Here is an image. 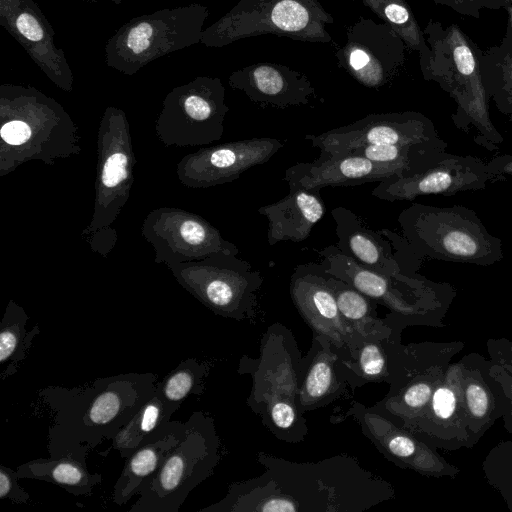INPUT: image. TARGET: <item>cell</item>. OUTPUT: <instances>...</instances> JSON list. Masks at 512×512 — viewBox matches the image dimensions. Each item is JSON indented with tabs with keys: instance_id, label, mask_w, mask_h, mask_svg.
<instances>
[{
	"instance_id": "obj_1",
	"label": "cell",
	"mask_w": 512,
	"mask_h": 512,
	"mask_svg": "<svg viewBox=\"0 0 512 512\" xmlns=\"http://www.w3.org/2000/svg\"><path fill=\"white\" fill-rule=\"evenodd\" d=\"M257 459L262 474L231 483L225 497L199 512H364L393 494L351 455L297 463L260 451Z\"/></svg>"
},
{
	"instance_id": "obj_2",
	"label": "cell",
	"mask_w": 512,
	"mask_h": 512,
	"mask_svg": "<svg viewBox=\"0 0 512 512\" xmlns=\"http://www.w3.org/2000/svg\"><path fill=\"white\" fill-rule=\"evenodd\" d=\"M153 373H123L96 378L72 388L47 386L38 395L48 407L49 457L72 449H96L118 431L152 397L157 387Z\"/></svg>"
},
{
	"instance_id": "obj_3",
	"label": "cell",
	"mask_w": 512,
	"mask_h": 512,
	"mask_svg": "<svg viewBox=\"0 0 512 512\" xmlns=\"http://www.w3.org/2000/svg\"><path fill=\"white\" fill-rule=\"evenodd\" d=\"M306 363L292 332L279 323L264 333L258 358L245 355L239 362L238 373L252 378L246 404L284 442L298 443L308 434L307 420L297 406Z\"/></svg>"
},
{
	"instance_id": "obj_4",
	"label": "cell",
	"mask_w": 512,
	"mask_h": 512,
	"mask_svg": "<svg viewBox=\"0 0 512 512\" xmlns=\"http://www.w3.org/2000/svg\"><path fill=\"white\" fill-rule=\"evenodd\" d=\"M423 32L431 49L423 78L436 82L454 100L456 110L451 119L459 130L469 133L473 129L477 145L498 150L504 137L490 117V99L480 69L482 50L457 24L443 27L430 20Z\"/></svg>"
},
{
	"instance_id": "obj_5",
	"label": "cell",
	"mask_w": 512,
	"mask_h": 512,
	"mask_svg": "<svg viewBox=\"0 0 512 512\" xmlns=\"http://www.w3.org/2000/svg\"><path fill=\"white\" fill-rule=\"evenodd\" d=\"M403 241L418 260L489 266L504 258L502 240L463 205L414 203L398 218Z\"/></svg>"
},
{
	"instance_id": "obj_6",
	"label": "cell",
	"mask_w": 512,
	"mask_h": 512,
	"mask_svg": "<svg viewBox=\"0 0 512 512\" xmlns=\"http://www.w3.org/2000/svg\"><path fill=\"white\" fill-rule=\"evenodd\" d=\"M223 456L214 419L194 411L185 435L145 485L129 512H178L189 493L209 478Z\"/></svg>"
},
{
	"instance_id": "obj_7",
	"label": "cell",
	"mask_w": 512,
	"mask_h": 512,
	"mask_svg": "<svg viewBox=\"0 0 512 512\" xmlns=\"http://www.w3.org/2000/svg\"><path fill=\"white\" fill-rule=\"evenodd\" d=\"M334 19L319 0H239L232 10L210 28L214 46L265 34L293 40L329 43L327 27Z\"/></svg>"
},
{
	"instance_id": "obj_8",
	"label": "cell",
	"mask_w": 512,
	"mask_h": 512,
	"mask_svg": "<svg viewBox=\"0 0 512 512\" xmlns=\"http://www.w3.org/2000/svg\"><path fill=\"white\" fill-rule=\"evenodd\" d=\"M406 48L389 25L360 17L347 29L336 59L338 66L360 84L378 89L394 80L404 67Z\"/></svg>"
},
{
	"instance_id": "obj_9",
	"label": "cell",
	"mask_w": 512,
	"mask_h": 512,
	"mask_svg": "<svg viewBox=\"0 0 512 512\" xmlns=\"http://www.w3.org/2000/svg\"><path fill=\"white\" fill-rule=\"evenodd\" d=\"M304 139L320 152L339 154L367 144L411 145L440 139L434 123L416 111L369 114Z\"/></svg>"
},
{
	"instance_id": "obj_10",
	"label": "cell",
	"mask_w": 512,
	"mask_h": 512,
	"mask_svg": "<svg viewBox=\"0 0 512 512\" xmlns=\"http://www.w3.org/2000/svg\"><path fill=\"white\" fill-rule=\"evenodd\" d=\"M289 290L294 306L313 334L328 338L340 357H351L363 340L342 318L322 263L296 266Z\"/></svg>"
},
{
	"instance_id": "obj_11",
	"label": "cell",
	"mask_w": 512,
	"mask_h": 512,
	"mask_svg": "<svg viewBox=\"0 0 512 512\" xmlns=\"http://www.w3.org/2000/svg\"><path fill=\"white\" fill-rule=\"evenodd\" d=\"M490 183L487 164L473 155L445 152L424 170L407 177L381 181L372 195L386 201L413 200L419 196H453L460 192L482 190Z\"/></svg>"
},
{
	"instance_id": "obj_12",
	"label": "cell",
	"mask_w": 512,
	"mask_h": 512,
	"mask_svg": "<svg viewBox=\"0 0 512 512\" xmlns=\"http://www.w3.org/2000/svg\"><path fill=\"white\" fill-rule=\"evenodd\" d=\"M394 176L405 177L406 174L400 167L376 163L348 152H320L314 161L296 163L286 169L284 180L289 187L320 191L330 186L347 187L381 182Z\"/></svg>"
},
{
	"instance_id": "obj_13",
	"label": "cell",
	"mask_w": 512,
	"mask_h": 512,
	"mask_svg": "<svg viewBox=\"0 0 512 512\" xmlns=\"http://www.w3.org/2000/svg\"><path fill=\"white\" fill-rule=\"evenodd\" d=\"M230 84L250 101L280 109L308 105L317 98L315 88L303 73L278 63L250 64L235 71Z\"/></svg>"
},
{
	"instance_id": "obj_14",
	"label": "cell",
	"mask_w": 512,
	"mask_h": 512,
	"mask_svg": "<svg viewBox=\"0 0 512 512\" xmlns=\"http://www.w3.org/2000/svg\"><path fill=\"white\" fill-rule=\"evenodd\" d=\"M318 253L327 273L345 281L391 311L384 318L387 323L410 310L403 289L405 286L415 287L416 279L409 276L396 278L369 269L343 253L337 245L325 247Z\"/></svg>"
},
{
	"instance_id": "obj_15",
	"label": "cell",
	"mask_w": 512,
	"mask_h": 512,
	"mask_svg": "<svg viewBox=\"0 0 512 512\" xmlns=\"http://www.w3.org/2000/svg\"><path fill=\"white\" fill-rule=\"evenodd\" d=\"M297 395V406L304 414L349 399L353 390L337 365L339 353L328 338L313 334L312 346Z\"/></svg>"
},
{
	"instance_id": "obj_16",
	"label": "cell",
	"mask_w": 512,
	"mask_h": 512,
	"mask_svg": "<svg viewBox=\"0 0 512 512\" xmlns=\"http://www.w3.org/2000/svg\"><path fill=\"white\" fill-rule=\"evenodd\" d=\"M268 222L267 241L273 246L282 241L301 242L326 212L320 191L289 187L279 201L258 209Z\"/></svg>"
},
{
	"instance_id": "obj_17",
	"label": "cell",
	"mask_w": 512,
	"mask_h": 512,
	"mask_svg": "<svg viewBox=\"0 0 512 512\" xmlns=\"http://www.w3.org/2000/svg\"><path fill=\"white\" fill-rule=\"evenodd\" d=\"M338 237L337 247L363 266L381 274L406 278L390 244L380 234L365 226L351 210L336 207L332 210Z\"/></svg>"
},
{
	"instance_id": "obj_18",
	"label": "cell",
	"mask_w": 512,
	"mask_h": 512,
	"mask_svg": "<svg viewBox=\"0 0 512 512\" xmlns=\"http://www.w3.org/2000/svg\"><path fill=\"white\" fill-rule=\"evenodd\" d=\"M185 435V422L171 421L155 440L125 458V465L112 491V501L122 506L138 496Z\"/></svg>"
},
{
	"instance_id": "obj_19",
	"label": "cell",
	"mask_w": 512,
	"mask_h": 512,
	"mask_svg": "<svg viewBox=\"0 0 512 512\" xmlns=\"http://www.w3.org/2000/svg\"><path fill=\"white\" fill-rule=\"evenodd\" d=\"M88 447L72 449L56 457L38 458L19 465V479L41 480L64 488L73 496H89L101 484L100 473L88 470Z\"/></svg>"
},
{
	"instance_id": "obj_20",
	"label": "cell",
	"mask_w": 512,
	"mask_h": 512,
	"mask_svg": "<svg viewBox=\"0 0 512 512\" xmlns=\"http://www.w3.org/2000/svg\"><path fill=\"white\" fill-rule=\"evenodd\" d=\"M340 314L361 340H385L393 328L377 314L378 303L345 281L328 273Z\"/></svg>"
},
{
	"instance_id": "obj_21",
	"label": "cell",
	"mask_w": 512,
	"mask_h": 512,
	"mask_svg": "<svg viewBox=\"0 0 512 512\" xmlns=\"http://www.w3.org/2000/svg\"><path fill=\"white\" fill-rule=\"evenodd\" d=\"M178 409L168 404L155 390L136 414L112 439V448L122 458L132 455L141 446L155 440L169 426Z\"/></svg>"
},
{
	"instance_id": "obj_22",
	"label": "cell",
	"mask_w": 512,
	"mask_h": 512,
	"mask_svg": "<svg viewBox=\"0 0 512 512\" xmlns=\"http://www.w3.org/2000/svg\"><path fill=\"white\" fill-rule=\"evenodd\" d=\"M480 69L489 99L512 122V36L481 51Z\"/></svg>"
},
{
	"instance_id": "obj_23",
	"label": "cell",
	"mask_w": 512,
	"mask_h": 512,
	"mask_svg": "<svg viewBox=\"0 0 512 512\" xmlns=\"http://www.w3.org/2000/svg\"><path fill=\"white\" fill-rule=\"evenodd\" d=\"M361 1L397 33L409 50L418 52L420 69L424 74L429 65L431 49L408 3L405 0Z\"/></svg>"
},
{
	"instance_id": "obj_24",
	"label": "cell",
	"mask_w": 512,
	"mask_h": 512,
	"mask_svg": "<svg viewBox=\"0 0 512 512\" xmlns=\"http://www.w3.org/2000/svg\"><path fill=\"white\" fill-rule=\"evenodd\" d=\"M27 315L17 307H9L0 324V379L13 376L25 360L33 340L40 333L35 325L27 331Z\"/></svg>"
},
{
	"instance_id": "obj_25",
	"label": "cell",
	"mask_w": 512,
	"mask_h": 512,
	"mask_svg": "<svg viewBox=\"0 0 512 512\" xmlns=\"http://www.w3.org/2000/svg\"><path fill=\"white\" fill-rule=\"evenodd\" d=\"M337 365L353 391L368 383L387 382V339L364 340L351 357L339 356Z\"/></svg>"
},
{
	"instance_id": "obj_26",
	"label": "cell",
	"mask_w": 512,
	"mask_h": 512,
	"mask_svg": "<svg viewBox=\"0 0 512 512\" xmlns=\"http://www.w3.org/2000/svg\"><path fill=\"white\" fill-rule=\"evenodd\" d=\"M210 368L207 361L185 359L157 384L156 391L165 402L179 409L190 395L203 393Z\"/></svg>"
},
{
	"instance_id": "obj_27",
	"label": "cell",
	"mask_w": 512,
	"mask_h": 512,
	"mask_svg": "<svg viewBox=\"0 0 512 512\" xmlns=\"http://www.w3.org/2000/svg\"><path fill=\"white\" fill-rule=\"evenodd\" d=\"M437 4L448 6L457 13L480 18L481 9L497 10L512 4V0H433Z\"/></svg>"
},
{
	"instance_id": "obj_28",
	"label": "cell",
	"mask_w": 512,
	"mask_h": 512,
	"mask_svg": "<svg viewBox=\"0 0 512 512\" xmlns=\"http://www.w3.org/2000/svg\"><path fill=\"white\" fill-rule=\"evenodd\" d=\"M16 470L0 465V499L16 504H26L30 495L18 484Z\"/></svg>"
},
{
	"instance_id": "obj_29",
	"label": "cell",
	"mask_w": 512,
	"mask_h": 512,
	"mask_svg": "<svg viewBox=\"0 0 512 512\" xmlns=\"http://www.w3.org/2000/svg\"><path fill=\"white\" fill-rule=\"evenodd\" d=\"M127 157L122 153H114L106 160L103 172L102 182L108 187L112 188L121 183L127 178Z\"/></svg>"
},
{
	"instance_id": "obj_30",
	"label": "cell",
	"mask_w": 512,
	"mask_h": 512,
	"mask_svg": "<svg viewBox=\"0 0 512 512\" xmlns=\"http://www.w3.org/2000/svg\"><path fill=\"white\" fill-rule=\"evenodd\" d=\"M486 164L490 183L512 178V154L494 156Z\"/></svg>"
},
{
	"instance_id": "obj_31",
	"label": "cell",
	"mask_w": 512,
	"mask_h": 512,
	"mask_svg": "<svg viewBox=\"0 0 512 512\" xmlns=\"http://www.w3.org/2000/svg\"><path fill=\"white\" fill-rule=\"evenodd\" d=\"M0 134L6 143L21 145L30 138L31 128L23 121L14 120L4 124Z\"/></svg>"
},
{
	"instance_id": "obj_32",
	"label": "cell",
	"mask_w": 512,
	"mask_h": 512,
	"mask_svg": "<svg viewBox=\"0 0 512 512\" xmlns=\"http://www.w3.org/2000/svg\"><path fill=\"white\" fill-rule=\"evenodd\" d=\"M184 107L187 114L197 121L208 120L214 112V107L211 103L198 95L189 96L185 100Z\"/></svg>"
},
{
	"instance_id": "obj_33",
	"label": "cell",
	"mask_w": 512,
	"mask_h": 512,
	"mask_svg": "<svg viewBox=\"0 0 512 512\" xmlns=\"http://www.w3.org/2000/svg\"><path fill=\"white\" fill-rule=\"evenodd\" d=\"M455 409V396L447 388L438 389L433 396V410L443 419L449 418Z\"/></svg>"
},
{
	"instance_id": "obj_34",
	"label": "cell",
	"mask_w": 512,
	"mask_h": 512,
	"mask_svg": "<svg viewBox=\"0 0 512 512\" xmlns=\"http://www.w3.org/2000/svg\"><path fill=\"white\" fill-rule=\"evenodd\" d=\"M16 27L30 41H39L43 38V30L39 21L29 13H22L18 16Z\"/></svg>"
},
{
	"instance_id": "obj_35",
	"label": "cell",
	"mask_w": 512,
	"mask_h": 512,
	"mask_svg": "<svg viewBox=\"0 0 512 512\" xmlns=\"http://www.w3.org/2000/svg\"><path fill=\"white\" fill-rule=\"evenodd\" d=\"M467 403L471 413L481 417L486 413L488 407V398L482 387L471 384L466 391Z\"/></svg>"
},
{
	"instance_id": "obj_36",
	"label": "cell",
	"mask_w": 512,
	"mask_h": 512,
	"mask_svg": "<svg viewBox=\"0 0 512 512\" xmlns=\"http://www.w3.org/2000/svg\"><path fill=\"white\" fill-rule=\"evenodd\" d=\"M180 234L187 243L192 245L203 243L207 237L206 229L200 223L193 220L183 222Z\"/></svg>"
},
{
	"instance_id": "obj_37",
	"label": "cell",
	"mask_w": 512,
	"mask_h": 512,
	"mask_svg": "<svg viewBox=\"0 0 512 512\" xmlns=\"http://www.w3.org/2000/svg\"><path fill=\"white\" fill-rule=\"evenodd\" d=\"M504 9L508 13V25L505 35L512 36V4L506 6Z\"/></svg>"
}]
</instances>
